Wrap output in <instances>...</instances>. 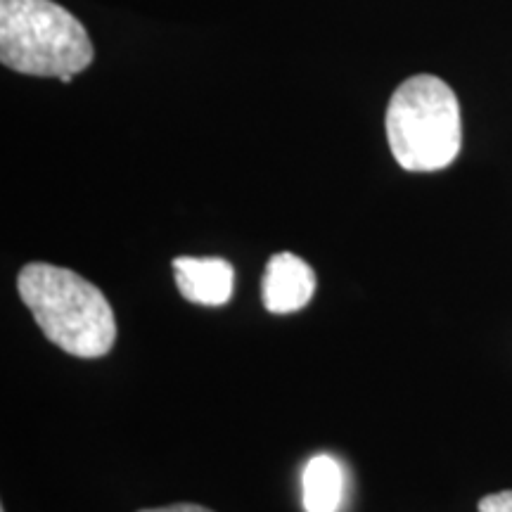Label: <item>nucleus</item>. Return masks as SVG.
Instances as JSON below:
<instances>
[{
	"instance_id": "f257e3e1",
	"label": "nucleus",
	"mask_w": 512,
	"mask_h": 512,
	"mask_svg": "<svg viewBox=\"0 0 512 512\" xmlns=\"http://www.w3.org/2000/svg\"><path fill=\"white\" fill-rule=\"evenodd\" d=\"M17 292L43 335L79 358L107 356L117 342V318L107 297L79 273L53 264H27Z\"/></svg>"
},
{
	"instance_id": "f03ea898",
	"label": "nucleus",
	"mask_w": 512,
	"mask_h": 512,
	"mask_svg": "<svg viewBox=\"0 0 512 512\" xmlns=\"http://www.w3.org/2000/svg\"><path fill=\"white\" fill-rule=\"evenodd\" d=\"M384 126L396 164L406 171H441L460 155V105L439 76L418 74L403 81L389 100Z\"/></svg>"
},
{
	"instance_id": "7ed1b4c3",
	"label": "nucleus",
	"mask_w": 512,
	"mask_h": 512,
	"mask_svg": "<svg viewBox=\"0 0 512 512\" xmlns=\"http://www.w3.org/2000/svg\"><path fill=\"white\" fill-rule=\"evenodd\" d=\"M88 31L53 0H0V62L12 72L72 83L91 67Z\"/></svg>"
},
{
	"instance_id": "20e7f679",
	"label": "nucleus",
	"mask_w": 512,
	"mask_h": 512,
	"mask_svg": "<svg viewBox=\"0 0 512 512\" xmlns=\"http://www.w3.org/2000/svg\"><path fill=\"white\" fill-rule=\"evenodd\" d=\"M316 294V273L302 256L280 252L271 256L261 280V302L271 313L302 311Z\"/></svg>"
},
{
	"instance_id": "39448f33",
	"label": "nucleus",
	"mask_w": 512,
	"mask_h": 512,
	"mask_svg": "<svg viewBox=\"0 0 512 512\" xmlns=\"http://www.w3.org/2000/svg\"><path fill=\"white\" fill-rule=\"evenodd\" d=\"M174 278L178 292L190 304L223 306L233 297L235 268L219 256H176Z\"/></svg>"
},
{
	"instance_id": "423d86ee",
	"label": "nucleus",
	"mask_w": 512,
	"mask_h": 512,
	"mask_svg": "<svg viewBox=\"0 0 512 512\" xmlns=\"http://www.w3.org/2000/svg\"><path fill=\"white\" fill-rule=\"evenodd\" d=\"M306 512H337L344 496V472L332 456H316L304 467Z\"/></svg>"
},
{
	"instance_id": "0eeeda50",
	"label": "nucleus",
	"mask_w": 512,
	"mask_h": 512,
	"mask_svg": "<svg viewBox=\"0 0 512 512\" xmlns=\"http://www.w3.org/2000/svg\"><path fill=\"white\" fill-rule=\"evenodd\" d=\"M479 512H512V491H498L479 501Z\"/></svg>"
},
{
	"instance_id": "6e6552de",
	"label": "nucleus",
	"mask_w": 512,
	"mask_h": 512,
	"mask_svg": "<svg viewBox=\"0 0 512 512\" xmlns=\"http://www.w3.org/2000/svg\"><path fill=\"white\" fill-rule=\"evenodd\" d=\"M140 512H214V510L204 508V505H197V503H174V505H164V508H147Z\"/></svg>"
},
{
	"instance_id": "1a4fd4ad",
	"label": "nucleus",
	"mask_w": 512,
	"mask_h": 512,
	"mask_svg": "<svg viewBox=\"0 0 512 512\" xmlns=\"http://www.w3.org/2000/svg\"><path fill=\"white\" fill-rule=\"evenodd\" d=\"M0 512H5V510H0Z\"/></svg>"
}]
</instances>
